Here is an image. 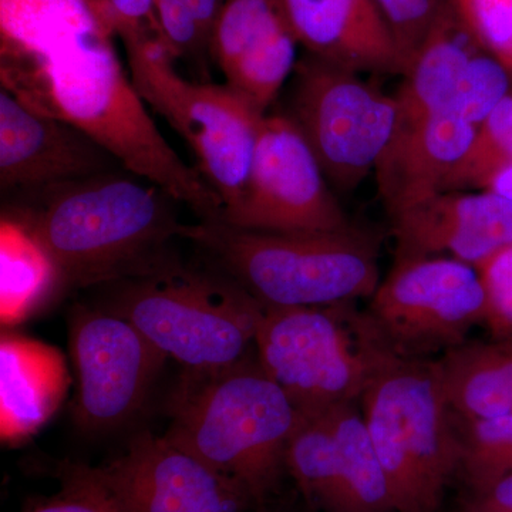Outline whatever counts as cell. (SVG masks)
Here are the masks:
<instances>
[{
    "label": "cell",
    "mask_w": 512,
    "mask_h": 512,
    "mask_svg": "<svg viewBox=\"0 0 512 512\" xmlns=\"http://www.w3.org/2000/svg\"><path fill=\"white\" fill-rule=\"evenodd\" d=\"M113 36L106 18L60 30L29 56L2 60L3 87L79 128L124 170L163 188L200 221L220 220V195L165 141L121 66Z\"/></svg>",
    "instance_id": "6da1fadb"
},
{
    "label": "cell",
    "mask_w": 512,
    "mask_h": 512,
    "mask_svg": "<svg viewBox=\"0 0 512 512\" xmlns=\"http://www.w3.org/2000/svg\"><path fill=\"white\" fill-rule=\"evenodd\" d=\"M32 192L30 207L3 215L19 222L49 256L62 292L150 274L174 261L183 238L180 204L130 171H107Z\"/></svg>",
    "instance_id": "7a4b0ae2"
},
{
    "label": "cell",
    "mask_w": 512,
    "mask_h": 512,
    "mask_svg": "<svg viewBox=\"0 0 512 512\" xmlns=\"http://www.w3.org/2000/svg\"><path fill=\"white\" fill-rule=\"evenodd\" d=\"M168 414L164 437L241 484L256 507L279 494L286 446L301 414L258 360L184 370Z\"/></svg>",
    "instance_id": "3957f363"
},
{
    "label": "cell",
    "mask_w": 512,
    "mask_h": 512,
    "mask_svg": "<svg viewBox=\"0 0 512 512\" xmlns=\"http://www.w3.org/2000/svg\"><path fill=\"white\" fill-rule=\"evenodd\" d=\"M218 272L269 308L329 306L372 298L380 284L377 248L359 229L266 234L220 221L185 225Z\"/></svg>",
    "instance_id": "277c9868"
},
{
    "label": "cell",
    "mask_w": 512,
    "mask_h": 512,
    "mask_svg": "<svg viewBox=\"0 0 512 512\" xmlns=\"http://www.w3.org/2000/svg\"><path fill=\"white\" fill-rule=\"evenodd\" d=\"M360 399L396 512H437L460 471L463 441L451 427L436 362L390 352Z\"/></svg>",
    "instance_id": "5b68a950"
},
{
    "label": "cell",
    "mask_w": 512,
    "mask_h": 512,
    "mask_svg": "<svg viewBox=\"0 0 512 512\" xmlns=\"http://www.w3.org/2000/svg\"><path fill=\"white\" fill-rule=\"evenodd\" d=\"M107 311L123 316L184 370L221 369L248 357L264 305L225 275L171 261L107 284Z\"/></svg>",
    "instance_id": "8992f818"
},
{
    "label": "cell",
    "mask_w": 512,
    "mask_h": 512,
    "mask_svg": "<svg viewBox=\"0 0 512 512\" xmlns=\"http://www.w3.org/2000/svg\"><path fill=\"white\" fill-rule=\"evenodd\" d=\"M349 303L264 306L255 335L259 365L301 416H318L360 399L392 352L367 316L350 311Z\"/></svg>",
    "instance_id": "52a82bcc"
},
{
    "label": "cell",
    "mask_w": 512,
    "mask_h": 512,
    "mask_svg": "<svg viewBox=\"0 0 512 512\" xmlns=\"http://www.w3.org/2000/svg\"><path fill=\"white\" fill-rule=\"evenodd\" d=\"M120 39L137 93L184 138L225 210L247 184L266 114L227 84L184 79L157 33H128Z\"/></svg>",
    "instance_id": "ba28073f"
},
{
    "label": "cell",
    "mask_w": 512,
    "mask_h": 512,
    "mask_svg": "<svg viewBox=\"0 0 512 512\" xmlns=\"http://www.w3.org/2000/svg\"><path fill=\"white\" fill-rule=\"evenodd\" d=\"M301 131L330 187L355 191L396 133L394 96H387L350 72L308 55L295 67L291 110L285 114Z\"/></svg>",
    "instance_id": "9c48e42d"
},
{
    "label": "cell",
    "mask_w": 512,
    "mask_h": 512,
    "mask_svg": "<svg viewBox=\"0 0 512 512\" xmlns=\"http://www.w3.org/2000/svg\"><path fill=\"white\" fill-rule=\"evenodd\" d=\"M476 266L447 256L397 259L372 296L367 319L394 355L423 359L456 348L485 320Z\"/></svg>",
    "instance_id": "30bf717a"
},
{
    "label": "cell",
    "mask_w": 512,
    "mask_h": 512,
    "mask_svg": "<svg viewBox=\"0 0 512 512\" xmlns=\"http://www.w3.org/2000/svg\"><path fill=\"white\" fill-rule=\"evenodd\" d=\"M218 221L266 234L353 228L301 131L285 114H266L244 191Z\"/></svg>",
    "instance_id": "8fae6325"
},
{
    "label": "cell",
    "mask_w": 512,
    "mask_h": 512,
    "mask_svg": "<svg viewBox=\"0 0 512 512\" xmlns=\"http://www.w3.org/2000/svg\"><path fill=\"white\" fill-rule=\"evenodd\" d=\"M70 352L79 392L73 416L84 431H106L133 419L167 356L123 316L76 305L69 315Z\"/></svg>",
    "instance_id": "7c38bea8"
},
{
    "label": "cell",
    "mask_w": 512,
    "mask_h": 512,
    "mask_svg": "<svg viewBox=\"0 0 512 512\" xmlns=\"http://www.w3.org/2000/svg\"><path fill=\"white\" fill-rule=\"evenodd\" d=\"M103 467L123 512H254L237 481L164 436L138 434Z\"/></svg>",
    "instance_id": "4fadbf2b"
},
{
    "label": "cell",
    "mask_w": 512,
    "mask_h": 512,
    "mask_svg": "<svg viewBox=\"0 0 512 512\" xmlns=\"http://www.w3.org/2000/svg\"><path fill=\"white\" fill-rule=\"evenodd\" d=\"M120 164L79 128L0 92V187L26 191L113 171Z\"/></svg>",
    "instance_id": "5bb4252c"
},
{
    "label": "cell",
    "mask_w": 512,
    "mask_h": 512,
    "mask_svg": "<svg viewBox=\"0 0 512 512\" xmlns=\"http://www.w3.org/2000/svg\"><path fill=\"white\" fill-rule=\"evenodd\" d=\"M298 45L282 0H227L211 57L225 84L266 114L295 72Z\"/></svg>",
    "instance_id": "9a60e30c"
},
{
    "label": "cell",
    "mask_w": 512,
    "mask_h": 512,
    "mask_svg": "<svg viewBox=\"0 0 512 512\" xmlns=\"http://www.w3.org/2000/svg\"><path fill=\"white\" fill-rule=\"evenodd\" d=\"M446 191L393 217L397 259L447 256L477 266L512 244V201L493 191Z\"/></svg>",
    "instance_id": "2e32d148"
},
{
    "label": "cell",
    "mask_w": 512,
    "mask_h": 512,
    "mask_svg": "<svg viewBox=\"0 0 512 512\" xmlns=\"http://www.w3.org/2000/svg\"><path fill=\"white\" fill-rule=\"evenodd\" d=\"M476 131L477 127L448 113L396 128L375 170L377 190L390 217L443 192Z\"/></svg>",
    "instance_id": "e0dca14e"
},
{
    "label": "cell",
    "mask_w": 512,
    "mask_h": 512,
    "mask_svg": "<svg viewBox=\"0 0 512 512\" xmlns=\"http://www.w3.org/2000/svg\"><path fill=\"white\" fill-rule=\"evenodd\" d=\"M308 55L359 74H402L393 37L373 0H282Z\"/></svg>",
    "instance_id": "ac0fdd59"
},
{
    "label": "cell",
    "mask_w": 512,
    "mask_h": 512,
    "mask_svg": "<svg viewBox=\"0 0 512 512\" xmlns=\"http://www.w3.org/2000/svg\"><path fill=\"white\" fill-rule=\"evenodd\" d=\"M69 387L62 353L13 332L0 342V431L3 443L19 444L59 410Z\"/></svg>",
    "instance_id": "d6986e66"
},
{
    "label": "cell",
    "mask_w": 512,
    "mask_h": 512,
    "mask_svg": "<svg viewBox=\"0 0 512 512\" xmlns=\"http://www.w3.org/2000/svg\"><path fill=\"white\" fill-rule=\"evenodd\" d=\"M483 49L467 28L454 2L431 30L394 94L397 128L447 113L468 64Z\"/></svg>",
    "instance_id": "ffe728a7"
},
{
    "label": "cell",
    "mask_w": 512,
    "mask_h": 512,
    "mask_svg": "<svg viewBox=\"0 0 512 512\" xmlns=\"http://www.w3.org/2000/svg\"><path fill=\"white\" fill-rule=\"evenodd\" d=\"M436 366L451 410L470 423L512 413V338L461 343Z\"/></svg>",
    "instance_id": "44dd1931"
},
{
    "label": "cell",
    "mask_w": 512,
    "mask_h": 512,
    "mask_svg": "<svg viewBox=\"0 0 512 512\" xmlns=\"http://www.w3.org/2000/svg\"><path fill=\"white\" fill-rule=\"evenodd\" d=\"M329 417L338 464L333 512H396L389 481L363 416L350 403L329 410Z\"/></svg>",
    "instance_id": "7402d4cb"
},
{
    "label": "cell",
    "mask_w": 512,
    "mask_h": 512,
    "mask_svg": "<svg viewBox=\"0 0 512 512\" xmlns=\"http://www.w3.org/2000/svg\"><path fill=\"white\" fill-rule=\"evenodd\" d=\"M0 271L2 320L8 325L35 315L63 293L49 256L28 229L6 217L0 228Z\"/></svg>",
    "instance_id": "603a6c76"
},
{
    "label": "cell",
    "mask_w": 512,
    "mask_h": 512,
    "mask_svg": "<svg viewBox=\"0 0 512 512\" xmlns=\"http://www.w3.org/2000/svg\"><path fill=\"white\" fill-rule=\"evenodd\" d=\"M285 466L309 510H335L338 464L329 412L299 417L286 446Z\"/></svg>",
    "instance_id": "cb8c5ba5"
},
{
    "label": "cell",
    "mask_w": 512,
    "mask_h": 512,
    "mask_svg": "<svg viewBox=\"0 0 512 512\" xmlns=\"http://www.w3.org/2000/svg\"><path fill=\"white\" fill-rule=\"evenodd\" d=\"M512 164V90L477 127L466 157L447 178L443 192L484 190L498 171Z\"/></svg>",
    "instance_id": "d4e9b609"
},
{
    "label": "cell",
    "mask_w": 512,
    "mask_h": 512,
    "mask_svg": "<svg viewBox=\"0 0 512 512\" xmlns=\"http://www.w3.org/2000/svg\"><path fill=\"white\" fill-rule=\"evenodd\" d=\"M460 471L471 493L487 490L512 474V413L471 423Z\"/></svg>",
    "instance_id": "484cf974"
},
{
    "label": "cell",
    "mask_w": 512,
    "mask_h": 512,
    "mask_svg": "<svg viewBox=\"0 0 512 512\" xmlns=\"http://www.w3.org/2000/svg\"><path fill=\"white\" fill-rule=\"evenodd\" d=\"M57 478L59 490L30 501L23 512H123L103 467L66 464Z\"/></svg>",
    "instance_id": "4316f807"
},
{
    "label": "cell",
    "mask_w": 512,
    "mask_h": 512,
    "mask_svg": "<svg viewBox=\"0 0 512 512\" xmlns=\"http://www.w3.org/2000/svg\"><path fill=\"white\" fill-rule=\"evenodd\" d=\"M512 74L481 49L468 64L448 114L478 127L511 92Z\"/></svg>",
    "instance_id": "83f0119b"
},
{
    "label": "cell",
    "mask_w": 512,
    "mask_h": 512,
    "mask_svg": "<svg viewBox=\"0 0 512 512\" xmlns=\"http://www.w3.org/2000/svg\"><path fill=\"white\" fill-rule=\"evenodd\" d=\"M399 56L402 76L453 0H373Z\"/></svg>",
    "instance_id": "f1b7e54d"
},
{
    "label": "cell",
    "mask_w": 512,
    "mask_h": 512,
    "mask_svg": "<svg viewBox=\"0 0 512 512\" xmlns=\"http://www.w3.org/2000/svg\"><path fill=\"white\" fill-rule=\"evenodd\" d=\"M478 45L512 74V0H453Z\"/></svg>",
    "instance_id": "f546056e"
},
{
    "label": "cell",
    "mask_w": 512,
    "mask_h": 512,
    "mask_svg": "<svg viewBox=\"0 0 512 512\" xmlns=\"http://www.w3.org/2000/svg\"><path fill=\"white\" fill-rule=\"evenodd\" d=\"M485 291V325L495 339L512 338V244L476 266Z\"/></svg>",
    "instance_id": "4dcf8cb0"
},
{
    "label": "cell",
    "mask_w": 512,
    "mask_h": 512,
    "mask_svg": "<svg viewBox=\"0 0 512 512\" xmlns=\"http://www.w3.org/2000/svg\"><path fill=\"white\" fill-rule=\"evenodd\" d=\"M99 3L117 35L151 32L163 37L154 0H99Z\"/></svg>",
    "instance_id": "1f68e13d"
},
{
    "label": "cell",
    "mask_w": 512,
    "mask_h": 512,
    "mask_svg": "<svg viewBox=\"0 0 512 512\" xmlns=\"http://www.w3.org/2000/svg\"><path fill=\"white\" fill-rule=\"evenodd\" d=\"M461 512H512V474L480 493H471Z\"/></svg>",
    "instance_id": "d6a6232c"
},
{
    "label": "cell",
    "mask_w": 512,
    "mask_h": 512,
    "mask_svg": "<svg viewBox=\"0 0 512 512\" xmlns=\"http://www.w3.org/2000/svg\"><path fill=\"white\" fill-rule=\"evenodd\" d=\"M484 190L493 191L495 194L512 201V164L498 171V173L488 181L487 187H485Z\"/></svg>",
    "instance_id": "836d02e7"
},
{
    "label": "cell",
    "mask_w": 512,
    "mask_h": 512,
    "mask_svg": "<svg viewBox=\"0 0 512 512\" xmlns=\"http://www.w3.org/2000/svg\"><path fill=\"white\" fill-rule=\"evenodd\" d=\"M255 512H271V510H269V503L261 505V507H256Z\"/></svg>",
    "instance_id": "e575fe53"
}]
</instances>
